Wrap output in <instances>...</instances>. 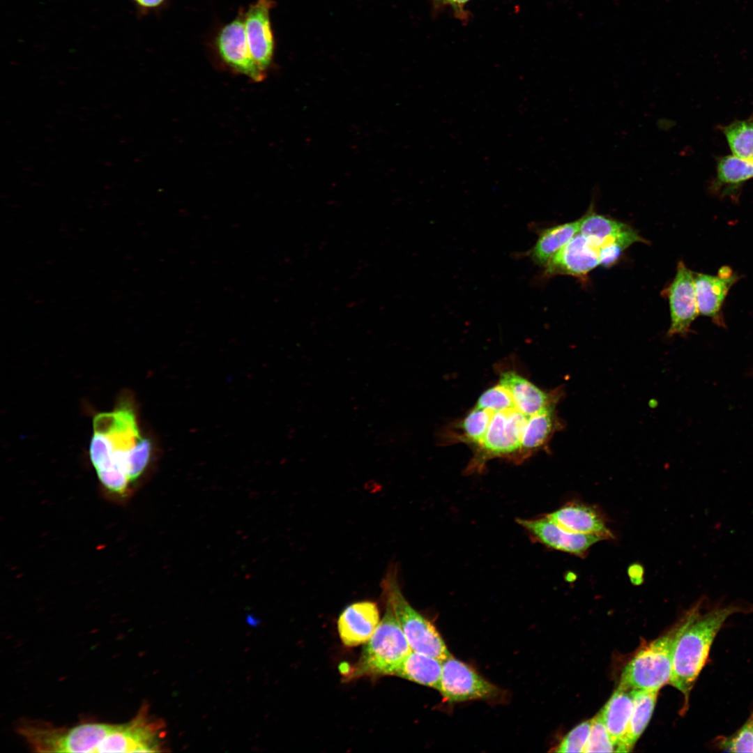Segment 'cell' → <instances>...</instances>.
<instances>
[{
	"label": "cell",
	"mask_w": 753,
	"mask_h": 753,
	"mask_svg": "<svg viewBox=\"0 0 753 753\" xmlns=\"http://www.w3.org/2000/svg\"><path fill=\"white\" fill-rule=\"evenodd\" d=\"M699 314L720 319V313L736 276L729 267H722L717 275L693 273Z\"/></svg>",
	"instance_id": "15"
},
{
	"label": "cell",
	"mask_w": 753,
	"mask_h": 753,
	"mask_svg": "<svg viewBox=\"0 0 753 753\" xmlns=\"http://www.w3.org/2000/svg\"><path fill=\"white\" fill-rule=\"evenodd\" d=\"M616 747L612 743L600 712L591 719V727L584 753L613 752Z\"/></svg>",
	"instance_id": "26"
},
{
	"label": "cell",
	"mask_w": 753,
	"mask_h": 753,
	"mask_svg": "<svg viewBox=\"0 0 753 753\" xmlns=\"http://www.w3.org/2000/svg\"><path fill=\"white\" fill-rule=\"evenodd\" d=\"M591 727V720L573 728L557 745L556 752H584Z\"/></svg>",
	"instance_id": "29"
},
{
	"label": "cell",
	"mask_w": 753,
	"mask_h": 753,
	"mask_svg": "<svg viewBox=\"0 0 753 753\" xmlns=\"http://www.w3.org/2000/svg\"><path fill=\"white\" fill-rule=\"evenodd\" d=\"M553 403L528 416L523 431L521 449L532 450L544 446L553 434L562 427Z\"/></svg>",
	"instance_id": "20"
},
{
	"label": "cell",
	"mask_w": 753,
	"mask_h": 753,
	"mask_svg": "<svg viewBox=\"0 0 753 753\" xmlns=\"http://www.w3.org/2000/svg\"><path fill=\"white\" fill-rule=\"evenodd\" d=\"M353 669L352 677L395 675L412 651L390 604Z\"/></svg>",
	"instance_id": "3"
},
{
	"label": "cell",
	"mask_w": 753,
	"mask_h": 753,
	"mask_svg": "<svg viewBox=\"0 0 753 753\" xmlns=\"http://www.w3.org/2000/svg\"><path fill=\"white\" fill-rule=\"evenodd\" d=\"M519 525L523 526L534 538L552 549L582 556L596 542L607 540L598 535L580 534L568 531L547 516L533 519H518Z\"/></svg>",
	"instance_id": "11"
},
{
	"label": "cell",
	"mask_w": 753,
	"mask_h": 753,
	"mask_svg": "<svg viewBox=\"0 0 753 753\" xmlns=\"http://www.w3.org/2000/svg\"><path fill=\"white\" fill-rule=\"evenodd\" d=\"M665 292L669 298L671 314L667 335L685 334L699 312L693 272L683 261L678 263L675 277Z\"/></svg>",
	"instance_id": "8"
},
{
	"label": "cell",
	"mask_w": 753,
	"mask_h": 753,
	"mask_svg": "<svg viewBox=\"0 0 753 753\" xmlns=\"http://www.w3.org/2000/svg\"><path fill=\"white\" fill-rule=\"evenodd\" d=\"M580 223L579 218L543 229L531 250L530 256L533 262L545 267L554 255L579 233Z\"/></svg>",
	"instance_id": "19"
},
{
	"label": "cell",
	"mask_w": 753,
	"mask_h": 753,
	"mask_svg": "<svg viewBox=\"0 0 753 753\" xmlns=\"http://www.w3.org/2000/svg\"><path fill=\"white\" fill-rule=\"evenodd\" d=\"M380 622L377 605L372 602L353 603L341 613L337 629L342 642L348 647L366 644Z\"/></svg>",
	"instance_id": "13"
},
{
	"label": "cell",
	"mask_w": 753,
	"mask_h": 753,
	"mask_svg": "<svg viewBox=\"0 0 753 753\" xmlns=\"http://www.w3.org/2000/svg\"><path fill=\"white\" fill-rule=\"evenodd\" d=\"M272 0H257L244 15L245 30L250 53L259 68L266 73L274 53V38L271 24Z\"/></svg>",
	"instance_id": "10"
},
{
	"label": "cell",
	"mask_w": 753,
	"mask_h": 753,
	"mask_svg": "<svg viewBox=\"0 0 753 753\" xmlns=\"http://www.w3.org/2000/svg\"><path fill=\"white\" fill-rule=\"evenodd\" d=\"M499 383L510 393L515 409L526 416L557 403L560 397L558 391L545 392L514 371L502 372Z\"/></svg>",
	"instance_id": "16"
},
{
	"label": "cell",
	"mask_w": 753,
	"mask_h": 753,
	"mask_svg": "<svg viewBox=\"0 0 753 753\" xmlns=\"http://www.w3.org/2000/svg\"><path fill=\"white\" fill-rule=\"evenodd\" d=\"M165 0H137L134 4L139 15H144L149 11L160 7Z\"/></svg>",
	"instance_id": "30"
},
{
	"label": "cell",
	"mask_w": 753,
	"mask_h": 753,
	"mask_svg": "<svg viewBox=\"0 0 753 753\" xmlns=\"http://www.w3.org/2000/svg\"><path fill=\"white\" fill-rule=\"evenodd\" d=\"M476 406L493 412L515 409L510 393L500 383L482 393Z\"/></svg>",
	"instance_id": "28"
},
{
	"label": "cell",
	"mask_w": 753,
	"mask_h": 753,
	"mask_svg": "<svg viewBox=\"0 0 753 753\" xmlns=\"http://www.w3.org/2000/svg\"><path fill=\"white\" fill-rule=\"evenodd\" d=\"M151 443L144 437L128 398H122L112 411L96 414L89 455L102 485L123 494L144 473L151 455Z\"/></svg>",
	"instance_id": "1"
},
{
	"label": "cell",
	"mask_w": 753,
	"mask_h": 753,
	"mask_svg": "<svg viewBox=\"0 0 753 753\" xmlns=\"http://www.w3.org/2000/svg\"><path fill=\"white\" fill-rule=\"evenodd\" d=\"M437 690L450 703L492 699L499 693L496 685L452 655L442 662L441 677Z\"/></svg>",
	"instance_id": "6"
},
{
	"label": "cell",
	"mask_w": 753,
	"mask_h": 753,
	"mask_svg": "<svg viewBox=\"0 0 753 753\" xmlns=\"http://www.w3.org/2000/svg\"><path fill=\"white\" fill-rule=\"evenodd\" d=\"M598 265H600L598 249L578 233L549 261L545 266V273L584 278Z\"/></svg>",
	"instance_id": "12"
},
{
	"label": "cell",
	"mask_w": 753,
	"mask_h": 753,
	"mask_svg": "<svg viewBox=\"0 0 753 753\" xmlns=\"http://www.w3.org/2000/svg\"><path fill=\"white\" fill-rule=\"evenodd\" d=\"M748 720L750 721L751 724L752 726V729H753V711L751 713V715H750V717L748 718Z\"/></svg>",
	"instance_id": "32"
},
{
	"label": "cell",
	"mask_w": 753,
	"mask_h": 753,
	"mask_svg": "<svg viewBox=\"0 0 753 753\" xmlns=\"http://www.w3.org/2000/svg\"><path fill=\"white\" fill-rule=\"evenodd\" d=\"M722 131L733 155L753 162V118L735 121Z\"/></svg>",
	"instance_id": "23"
},
{
	"label": "cell",
	"mask_w": 753,
	"mask_h": 753,
	"mask_svg": "<svg viewBox=\"0 0 753 753\" xmlns=\"http://www.w3.org/2000/svg\"><path fill=\"white\" fill-rule=\"evenodd\" d=\"M677 626L641 648L625 666L618 688L657 690L669 683Z\"/></svg>",
	"instance_id": "5"
},
{
	"label": "cell",
	"mask_w": 753,
	"mask_h": 753,
	"mask_svg": "<svg viewBox=\"0 0 753 753\" xmlns=\"http://www.w3.org/2000/svg\"><path fill=\"white\" fill-rule=\"evenodd\" d=\"M716 745L720 750L731 752H753V729L749 720L733 734L720 736Z\"/></svg>",
	"instance_id": "27"
},
{
	"label": "cell",
	"mask_w": 753,
	"mask_h": 753,
	"mask_svg": "<svg viewBox=\"0 0 753 753\" xmlns=\"http://www.w3.org/2000/svg\"><path fill=\"white\" fill-rule=\"evenodd\" d=\"M528 416L516 409L494 412L481 446L487 457L503 456L521 449V441Z\"/></svg>",
	"instance_id": "9"
},
{
	"label": "cell",
	"mask_w": 753,
	"mask_h": 753,
	"mask_svg": "<svg viewBox=\"0 0 753 753\" xmlns=\"http://www.w3.org/2000/svg\"><path fill=\"white\" fill-rule=\"evenodd\" d=\"M579 233L593 246L599 249L613 243L627 247L642 238L630 226L612 218L600 215L591 207L580 218Z\"/></svg>",
	"instance_id": "14"
},
{
	"label": "cell",
	"mask_w": 753,
	"mask_h": 753,
	"mask_svg": "<svg viewBox=\"0 0 753 753\" xmlns=\"http://www.w3.org/2000/svg\"><path fill=\"white\" fill-rule=\"evenodd\" d=\"M383 590L412 651L441 661L452 656L434 625L414 609L403 595L395 570L387 573Z\"/></svg>",
	"instance_id": "4"
},
{
	"label": "cell",
	"mask_w": 753,
	"mask_h": 753,
	"mask_svg": "<svg viewBox=\"0 0 753 753\" xmlns=\"http://www.w3.org/2000/svg\"><path fill=\"white\" fill-rule=\"evenodd\" d=\"M742 608L731 604L713 608L703 614L698 604L677 625L669 683L684 695L685 707L717 634L726 620L731 615L743 611Z\"/></svg>",
	"instance_id": "2"
},
{
	"label": "cell",
	"mask_w": 753,
	"mask_h": 753,
	"mask_svg": "<svg viewBox=\"0 0 753 753\" xmlns=\"http://www.w3.org/2000/svg\"><path fill=\"white\" fill-rule=\"evenodd\" d=\"M633 708L630 690L618 688L600 713L617 752H622L623 742Z\"/></svg>",
	"instance_id": "18"
},
{
	"label": "cell",
	"mask_w": 753,
	"mask_h": 753,
	"mask_svg": "<svg viewBox=\"0 0 753 753\" xmlns=\"http://www.w3.org/2000/svg\"><path fill=\"white\" fill-rule=\"evenodd\" d=\"M215 46L222 60L235 72L257 82L265 78L250 53L242 12L220 30Z\"/></svg>",
	"instance_id": "7"
},
{
	"label": "cell",
	"mask_w": 753,
	"mask_h": 753,
	"mask_svg": "<svg viewBox=\"0 0 753 753\" xmlns=\"http://www.w3.org/2000/svg\"><path fill=\"white\" fill-rule=\"evenodd\" d=\"M446 1L452 3L454 5L461 6V5L465 3L466 2H467L469 0H446Z\"/></svg>",
	"instance_id": "31"
},
{
	"label": "cell",
	"mask_w": 753,
	"mask_h": 753,
	"mask_svg": "<svg viewBox=\"0 0 753 753\" xmlns=\"http://www.w3.org/2000/svg\"><path fill=\"white\" fill-rule=\"evenodd\" d=\"M546 516L570 532L598 535L606 539L612 537L601 514L595 508L585 504L570 503Z\"/></svg>",
	"instance_id": "17"
},
{
	"label": "cell",
	"mask_w": 753,
	"mask_h": 753,
	"mask_svg": "<svg viewBox=\"0 0 753 753\" xmlns=\"http://www.w3.org/2000/svg\"><path fill=\"white\" fill-rule=\"evenodd\" d=\"M130 1H131L132 2H133L135 3L137 0H130Z\"/></svg>",
	"instance_id": "33"
},
{
	"label": "cell",
	"mask_w": 753,
	"mask_h": 753,
	"mask_svg": "<svg viewBox=\"0 0 753 753\" xmlns=\"http://www.w3.org/2000/svg\"><path fill=\"white\" fill-rule=\"evenodd\" d=\"M493 411L476 406L464 418L460 427L469 441L480 445L488 429Z\"/></svg>",
	"instance_id": "25"
},
{
	"label": "cell",
	"mask_w": 753,
	"mask_h": 753,
	"mask_svg": "<svg viewBox=\"0 0 753 753\" xmlns=\"http://www.w3.org/2000/svg\"><path fill=\"white\" fill-rule=\"evenodd\" d=\"M753 178V162L740 158L733 155H726L718 160L715 185L736 187Z\"/></svg>",
	"instance_id": "24"
},
{
	"label": "cell",
	"mask_w": 753,
	"mask_h": 753,
	"mask_svg": "<svg viewBox=\"0 0 753 753\" xmlns=\"http://www.w3.org/2000/svg\"><path fill=\"white\" fill-rule=\"evenodd\" d=\"M443 661L412 651L405 658L395 676L438 690Z\"/></svg>",
	"instance_id": "22"
},
{
	"label": "cell",
	"mask_w": 753,
	"mask_h": 753,
	"mask_svg": "<svg viewBox=\"0 0 753 753\" xmlns=\"http://www.w3.org/2000/svg\"><path fill=\"white\" fill-rule=\"evenodd\" d=\"M633 708L628 727L622 745V752H628L634 747L652 716L658 694L657 690H630Z\"/></svg>",
	"instance_id": "21"
}]
</instances>
